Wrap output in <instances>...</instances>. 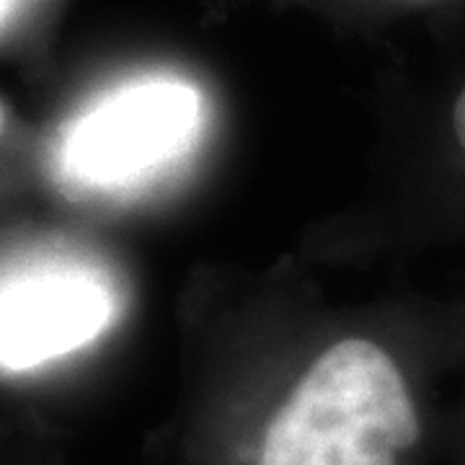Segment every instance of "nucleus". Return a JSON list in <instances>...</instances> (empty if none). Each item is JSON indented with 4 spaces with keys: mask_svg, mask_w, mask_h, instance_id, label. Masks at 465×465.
<instances>
[{
    "mask_svg": "<svg viewBox=\"0 0 465 465\" xmlns=\"http://www.w3.org/2000/svg\"><path fill=\"white\" fill-rule=\"evenodd\" d=\"M419 416L396 362L378 344L326 349L272 419L262 465H399Z\"/></svg>",
    "mask_w": 465,
    "mask_h": 465,
    "instance_id": "nucleus-1",
    "label": "nucleus"
},
{
    "mask_svg": "<svg viewBox=\"0 0 465 465\" xmlns=\"http://www.w3.org/2000/svg\"><path fill=\"white\" fill-rule=\"evenodd\" d=\"M200 99L183 84L150 81L101 101L70 130L67 176L91 189H116L148 176L192 145Z\"/></svg>",
    "mask_w": 465,
    "mask_h": 465,
    "instance_id": "nucleus-2",
    "label": "nucleus"
},
{
    "mask_svg": "<svg viewBox=\"0 0 465 465\" xmlns=\"http://www.w3.org/2000/svg\"><path fill=\"white\" fill-rule=\"evenodd\" d=\"M114 313L106 284L81 269H42L0 290V367L29 370L91 344Z\"/></svg>",
    "mask_w": 465,
    "mask_h": 465,
    "instance_id": "nucleus-3",
    "label": "nucleus"
},
{
    "mask_svg": "<svg viewBox=\"0 0 465 465\" xmlns=\"http://www.w3.org/2000/svg\"><path fill=\"white\" fill-rule=\"evenodd\" d=\"M452 127H455V134H458V143L465 150V88L460 91V96L455 101V109H452Z\"/></svg>",
    "mask_w": 465,
    "mask_h": 465,
    "instance_id": "nucleus-4",
    "label": "nucleus"
},
{
    "mask_svg": "<svg viewBox=\"0 0 465 465\" xmlns=\"http://www.w3.org/2000/svg\"><path fill=\"white\" fill-rule=\"evenodd\" d=\"M11 5H14V0H0V21L8 16V11H11Z\"/></svg>",
    "mask_w": 465,
    "mask_h": 465,
    "instance_id": "nucleus-5",
    "label": "nucleus"
},
{
    "mask_svg": "<svg viewBox=\"0 0 465 465\" xmlns=\"http://www.w3.org/2000/svg\"><path fill=\"white\" fill-rule=\"evenodd\" d=\"M3 127H5V112H3V106H0V134H3Z\"/></svg>",
    "mask_w": 465,
    "mask_h": 465,
    "instance_id": "nucleus-6",
    "label": "nucleus"
}]
</instances>
